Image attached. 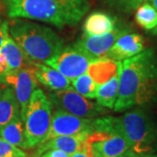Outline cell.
<instances>
[{"label":"cell","instance_id":"6da1fadb","mask_svg":"<svg viewBox=\"0 0 157 157\" xmlns=\"http://www.w3.org/2000/svg\"><path fill=\"white\" fill-rule=\"evenodd\" d=\"M120 82L113 110L121 113L151 103L157 96V56L152 48L119 61Z\"/></svg>","mask_w":157,"mask_h":157},{"label":"cell","instance_id":"484cf974","mask_svg":"<svg viewBox=\"0 0 157 157\" xmlns=\"http://www.w3.org/2000/svg\"><path fill=\"white\" fill-rule=\"evenodd\" d=\"M39 157H70V155L59 149H49L44 152Z\"/></svg>","mask_w":157,"mask_h":157},{"label":"cell","instance_id":"2e32d148","mask_svg":"<svg viewBox=\"0 0 157 157\" xmlns=\"http://www.w3.org/2000/svg\"><path fill=\"white\" fill-rule=\"evenodd\" d=\"M20 116V106L14 90L8 86L0 94V128Z\"/></svg>","mask_w":157,"mask_h":157},{"label":"cell","instance_id":"52a82bcc","mask_svg":"<svg viewBox=\"0 0 157 157\" xmlns=\"http://www.w3.org/2000/svg\"><path fill=\"white\" fill-rule=\"evenodd\" d=\"M94 60L74 45L64 46L55 56L44 63L58 70L68 79L73 80L78 76L87 73L91 62Z\"/></svg>","mask_w":157,"mask_h":157},{"label":"cell","instance_id":"9a60e30c","mask_svg":"<svg viewBox=\"0 0 157 157\" xmlns=\"http://www.w3.org/2000/svg\"><path fill=\"white\" fill-rule=\"evenodd\" d=\"M116 18L103 11L91 13L85 20L83 30L86 36H95L107 33L117 26Z\"/></svg>","mask_w":157,"mask_h":157},{"label":"cell","instance_id":"ffe728a7","mask_svg":"<svg viewBox=\"0 0 157 157\" xmlns=\"http://www.w3.org/2000/svg\"><path fill=\"white\" fill-rule=\"evenodd\" d=\"M135 20L147 31H151L157 25V11L149 4L144 3L136 9Z\"/></svg>","mask_w":157,"mask_h":157},{"label":"cell","instance_id":"ba28073f","mask_svg":"<svg viewBox=\"0 0 157 157\" xmlns=\"http://www.w3.org/2000/svg\"><path fill=\"white\" fill-rule=\"evenodd\" d=\"M0 81L6 83L14 90L19 106L20 116H24L28 107L30 98L38 86V80L33 65H27L17 71L0 75Z\"/></svg>","mask_w":157,"mask_h":157},{"label":"cell","instance_id":"30bf717a","mask_svg":"<svg viewBox=\"0 0 157 157\" xmlns=\"http://www.w3.org/2000/svg\"><path fill=\"white\" fill-rule=\"evenodd\" d=\"M130 31L131 30L128 27L118 24L115 28L107 33L95 36H86L84 34L73 44V45L94 59L106 58L108 51L110 50L115 41L121 35Z\"/></svg>","mask_w":157,"mask_h":157},{"label":"cell","instance_id":"8fae6325","mask_svg":"<svg viewBox=\"0 0 157 157\" xmlns=\"http://www.w3.org/2000/svg\"><path fill=\"white\" fill-rule=\"evenodd\" d=\"M144 50V40L140 34L127 33L121 35L108 51L106 58L122 61L139 54Z\"/></svg>","mask_w":157,"mask_h":157},{"label":"cell","instance_id":"d4e9b609","mask_svg":"<svg viewBox=\"0 0 157 157\" xmlns=\"http://www.w3.org/2000/svg\"><path fill=\"white\" fill-rule=\"evenodd\" d=\"M11 36L9 33V25L8 22L2 20L0 18V46L5 43L6 39H9Z\"/></svg>","mask_w":157,"mask_h":157},{"label":"cell","instance_id":"7a4b0ae2","mask_svg":"<svg viewBox=\"0 0 157 157\" xmlns=\"http://www.w3.org/2000/svg\"><path fill=\"white\" fill-rule=\"evenodd\" d=\"M8 16L48 23L58 28L74 26L89 10L87 0H5Z\"/></svg>","mask_w":157,"mask_h":157},{"label":"cell","instance_id":"3957f363","mask_svg":"<svg viewBox=\"0 0 157 157\" xmlns=\"http://www.w3.org/2000/svg\"><path fill=\"white\" fill-rule=\"evenodd\" d=\"M11 38L22 50L28 62L45 63L65 46V41L47 26L15 18L8 23Z\"/></svg>","mask_w":157,"mask_h":157},{"label":"cell","instance_id":"5b68a950","mask_svg":"<svg viewBox=\"0 0 157 157\" xmlns=\"http://www.w3.org/2000/svg\"><path fill=\"white\" fill-rule=\"evenodd\" d=\"M53 104L40 88H36L30 98L22 117L29 148L38 147L45 140L50 129Z\"/></svg>","mask_w":157,"mask_h":157},{"label":"cell","instance_id":"4fadbf2b","mask_svg":"<svg viewBox=\"0 0 157 157\" xmlns=\"http://www.w3.org/2000/svg\"><path fill=\"white\" fill-rule=\"evenodd\" d=\"M31 65L22 50L11 37L0 46V75L17 71Z\"/></svg>","mask_w":157,"mask_h":157},{"label":"cell","instance_id":"603a6c76","mask_svg":"<svg viewBox=\"0 0 157 157\" xmlns=\"http://www.w3.org/2000/svg\"><path fill=\"white\" fill-rule=\"evenodd\" d=\"M0 157H30L18 147L0 137Z\"/></svg>","mask_w":157,"mask_h":157},{"label":"cell","instance_id":"cb8c5ba5","mask_svg":"<svg viewBox=\"0 0 157 157\" xmlns=\"http://www.w3.org/2000/svg\"><path fill=\"white\" fill-rule=\"evenodd\" d=\"M70 157H99L97 153L93 147V145L88 142L87 140L86 141L84 147L79 150V151L74 153L73 155H70Z\"/></svg>","mask_w":157,"mask_h":157},{"label":"cell","instance_id":"9c48e42d","mask_svg":"<svg viewBox=\"0 0 157 157\" xmlns=\"http://www.w3.org/2000/svg\"><path fill=\"white\" fill-rule=\"evenodd\" d=\"M94 120L95 118L78 117L57 108L52 113L50 129L43 142L60 135H73L86 131L91 132L94 127Z\"/></svg>","mask_w":157,"mask_h":157},{"label":"cell","instance_id":"e0dca14e","mask_svg":"<svg viewBox=\"0 0 157 157\" xmlns=\"http://www.w3.org/2000/svg\"><path fill=\"white\" fill-rule=\"evenodd\" d=\"M0 137L20 148L29 149L25 124L21 116H17L9 123L1 127Z\"/></svg>","mask_w":157,"mask_h":157},{"label":"cell","instance_id":"5bb4252c","mask_svg":"<svg viewBox=\"0 0 157 157\" xmlns=\"http://www.w3.org/2000/svg\"><path fill=\"white\" fill-rule=\"evenodd\" d=\"M32 65L37 80L52 91L64 90L71 86L70 79L53 67L44 63H34Z\"/></svg>","mask_w":157,"mask_h":157},{"label":"cell","instance_id":"7c38bea8","mask_svg":"<svg viewBox=\"0 0 157 157\" xmlns=\"http://www.w3.org/2000/svg\"><path fill=\"white\" fill-rule=\"evenodd\" d=\"M89 133V131H86L76 135H60L54 137L39 144L32 157H39L44 152L49 149H59L72 155L84 147Z\"/></svg>","mask_w":157,"mask_h":157},{"label":"cell","instance_id":"8992f818","mask_svg":"<svg viewBox=\"0 0 157 157\" xmlns=\"http://www.w3.org/2000/svg\"><path fill=\"white\" fill-rule=\"evenodd\" d=\"M53 106L75 116L81 118H96L105 115L108 109L97 102L87 100L70 86L67 89L54 91L48 94Z\"/></svg>","mask_w":157,"mask_h":157},{"label":"cell","instance_id":"44dd1931","mask_svg":"<svg viewBox=\"0 0 157 157\" xmlns=\"http://www.w3.org/2000/svg\"><path fill=\"white\" fill-rule=\"evenodd\" d=\"M72 86L79 94L87 99H95L99 85L88 75L84 73L72 80Z\"/></svg>","mask_w":157,"mask_h":157},{"label":"cell","instance_id":"f546056e","mask_svg":"<svg viewBox=\"0 0 157 157\" xmlns=\"http://www.w3.org/2000/svg\"><path fill=\"white\" fill-rule=\"evenodd\" d=\"M151 32H152V33L154 34V35H155L157 37V25L155 27V28L153 29V30H151Z\"/></svg>","mask_w":157,"mask_h":157},{"label":"cell","instance_id":"d6986e66","mask_svg":"<svg viewBox=\"0 0 157 157\" xmlns=\"http://www.w3.org/2000/svg\"><path fill=\"white\" fill-rule=\"evenodd\" d=\"M120 82V72L118 62V72L107 82L99 85L96 93V102L107 109H113L117 100Z\"/></svg>","mask_w":157,"mask_h":157},{"label":"cell","instance_id":"277c9868","mask_svg":"<svg viewBox=\"0 0 157 157\" xmlns=\"http://www.w3.org/2000/svg\"><path fill=\"white\" fill-rule=\"evenodd\" d=\"M119 120L132 151L138 155L157 153V122L147 109L135 107Z\"/></svg>","mask_w":157,"mask_h":157},{"label":"cell","instance_id":"7402d4cb","mask_svg":"<svg viewBox=\"0 0 157 157\" xmlns=\"http://www.w3.org/2000/svg\"><path fill=\"white\" fill-rule=\"evenodd\" d=\"M107 4L118 11L122 12H130L136 10L147 0H106Z\"/></svg>","mask_w":157,"mask_h":157},{"label":"cell","instance_id":"f1b7e54d","mask_svg":"<svg viewBox=\"0 0 157 157\" xmlns=\"http://www.w3.org/2000/svg\"><path fill=\"white\" fill-rule=\"evenodd\" d=\"M147 2L157 11V0H147Z\"/></svg>","mask_w":157,"mask_h":157},{"label":"cell","instance_id":"83f0119b","mask_svg":"<svg viewBox=\"0 0 157 157\" xmlns=\"http://www.w3.org/2000/svg\"><path fill=\"white\" fill-rule=\"evenodd\" d=\"M140 157H157V153H153V154H143V155H139Z\"/></svg>","mask_w":157,"mask_h":157},{"label":"cell","instance_id":"4dcf8cb0","mask_svg":"<svg viewBox=\"0 0 157 157\" xmlns=\"http://www.w3.org/2000/svg\"><path fill=\"white\" fill-rule=\"evenodd\" d=\"M1 91H2V90H1V86H0V94H1Z\"/></svg>","mask_w":157,"mask_h":157},{"label":"cell","instance_id":"4316f807","mask_svg":"<svg viewBox=\"0 0 157 157\" xmlns=\"http://www.w3.org/2000/svg\"><path fill=\"white\" fill-rule=\"evenodd\" d=\"M119 157H140L138 154H136L134 151H132L131 149H128V151H126L123 153L121 156Z\"/></svg>","mask_w":157,"mask_h":157},{"label":"cell","instance_id":"ac0fdd59","mask_svg":"<svg viewBox=\"0 0 157 157\" xmlns=\"http://www.w3.org/2000/svg\"><path fill=\"white\" fill-rule=\"evenodd\" d=\"M118 62L108 58L96 59L90 63L87 73L97 84H103L117 73Z\"/></svg>","mask_w":157,"mask_h":157}]
</instances>
